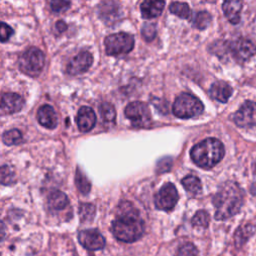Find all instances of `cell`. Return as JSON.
I'll return each mask as SVG.
<instances>
[{"label": "cell", "mask_w": 256, "mask_h": 256, "mask_svg": "<svg viewBox=\"0 0 256 256\" xmlns=\"http://www.w3.org/2000/svg\"><path fill=\"white\" fill-rule=\"evenodd\" d=\"M69 203V199L65 193L59 190L51 192L48 196V206L52 210H62Z\"/></svg>", "instance_id": "d6986e66"}, {"label": "cell", "mask_w": 256, "mask_h": 256, "mask_svg": "<svg viewBox=\"0 0 256 256\" xmlns=\"http://www.w3.org/2000/svg\"><path fill=\"white\" fill-rule=\"evenodd\" d=\"M112 233L122 242L138 240L144 231V224L138 210L128 201H122L117 207L116 218L112 222Z\"/></svg>", "instance_id": "6da1fadb"}, {"label": "cell", "mask_w": 256, "mask_h": 256, "mask_svg": "<svg viewBox=\"0 0 256 256\" xmlns=\"http://www.w3.org/2000/svg\"><path fill=\"white\" fill-rule=\"evenodd\" d=\"M96 213V207L91 203H81L79 206V218L81 222H91Z\"/></svg>", "instance_id": "603a6c76"}, {"label": "cell", "mask_w": 256, "mask_h": 256, "mask_svg": "<svg viewBox=\"0 0 256 256\" xmlns=\"http://www.w3.org/2000/svg\"><path fill=\"white\" fill-rule=\"evenodd\" d=\"M76 123L80 132L86 133L93 129L96 123V115L92 108L88 106H82L77 113Z\"/></svg>", "instance_id": "4fadbf2b"}, {"label": "cell", "mask_w": 256, "mask_h": 256, "mask_svg": "<svg viewBox=\"0 0 256 256\" xmlns=\"http://www.w3.org/2000/svg\"><path fill=\"white\" fill-rule=\"evenodd\" d=\"M93 63L92 54L88 51H81L74 56L67 65L66 71L70 75H78L86 72Z\"/></svg>", "instance_id": "7c38bea8"}, {"label": "cell", "mask_w": 256, "mask_h": 256, "mask_svg": "<svg viewBox=\"0 0 256 256\" xmlns=\"http://www.w3.org/2000/svg\"><path fill=\"white\" fill-rule=\"evenodd\" d=\"M124 113L135 127H145L151 123L150 110L148 105L144 102L135 101L129 103Z\"/></svg>", "instance_id": "52a82bcc"}, {"label": "cell", "mask_w": 256, "mask_h": 256, "mask_svg": "<svg viewBox=\"0 0 256 256\" xmlns=\"http://www.w3.org/2000/svg\"><path fill=\"white\" fill-rule=\"evenodd\" d=\"M232 87L227 84L224 81H216L214 82L209 90L210 96L222 103H226L228 101V99L230 98V96L232 95Z\"/></svg>", "instance_id": "ac0fdd59"}, {"label": "cell", "mask_w": 256, "mask_h": 256, "mask_svg": "<svg viewBox=\"0 0 256 256\" xmlns=\"http://www.w3.org/2000/svg\"><path fill=\"white\" fill-rule=\"evenodd\" d=\"M106 54L110 56H119L129 53L134 47L133 35L125 32H119L108 35L104 40Z\"/></svg>", "instance_id": "8992f818"}, {"label": "cell", "mask_w": 256, "mask_h": 256, "mask_svg": "<svg viewBox=\"0 0 256 256\" xmlns=\"http://www.w3.org/2000/svg\"><path fill=\"white\" fill-rule=\"evenodd\" d=\"M178 192L172 183L164 184L155 196V206L159 210L170 211L178 201Z\"/></svg>", "instance_id": "ba28073f"}, {"label": "cell", "mask_w": 256, "mask_h": 256, "mask_svg": "<svg viewBox=\"0 0 256 256\" xmlns=\"http://www.w3.org/2000/svg\"><path fill=\"white\" fill-rule=\"evenodd\" d=\"M24 99L17 93H4L0 97V109L5 113H16L22 109Z\"/></svg>", "instance_id": "5bb4252c"}, {"label": "cell", "mask_w": 256, "mask_h": 256, "mask_svg": "<svg viewBox=\"0 0 256 256\" xmlns=\"http://www.w3.org/2000/svg\"><path fill=\"white\" fill-rule=\"evenodd\" d=\"M141 32H142V36L146 41H152L157 34L156 26L154 23H145L142 27Z\"/></svg>", "instance_id": "f546056e"}, {"label": "cell", "mask_w": 256, "mask_h": 256, "mask_svg": "<svg viewBox=\"0 0 256 256\" xmlns=\"http://www.w3.org/2000/svg\"><path fill=\"white\" fill-rule=\"evenodd\" d=\"M193 162L199 167L208 169L215 166L224 156V146L216 138H206L193 146L190 151Z\"/></svg>", "instance_id": "3957f363"}, {"label": "cell", "mask_w": 256, "mask_h": 256, "mask_svg": "<svg viewBox=\"0 0 256 256\" xmlns=\"http://www.w3.org/2000/svg\"><path fill=\"white\" fill-rule=\"evenodd\" d=\"M255 232V227L251 224H246L238 228L235 232V243L237 246L243 245Z\"/></svg>", "instance_id": "44dd1931"}, {"label": "cell", "mask_w": 256, "mask_h": 256, "mask_svg": "<svg viewBox=\"0 0 256 256\" xmlns=\"http://www.w3.org/2000/svg\"><path fill=\"white\" fill-rule=\"evenodd\" d=\"M99 112L105 122H114L116 118V111L112 104L104 102L99 107Z\"/></svg>", "instance_id": "83f0119b"}, {"label": "cell", "mask_w": 256, "mask_h": 256, "mask_svg": "<svg viewBox=\"0 0 256 256\" xmlns=\"http://www.w3.org/2000/svg\"><path fill=\"white\" fill-rule=\"evenodd\" d=\"M171 165H172V160H171L169 157L163 158V159H161V160L158 162V164H157V171H158L159 173L166 172V171L170 170Z\"/></svg>", "instance_id": "836d02e7"}, {"label": "cell", "mask_w": 256, "mask_h": 256, "mask_svg": "<svg viewBox=\"0 0 256 256\" xmlns=\"http://www.w3.org/2000/svg\"><path fill=\"white\" fill-rule=\"evenodd\" d=\"M243 0H224L222 4L223 12L226 18L232 24H238L240 21Z\"/></svg>", "instance_id": "e0dca14e"}, {"label": "cell", "mask_w": 256, "mask_h": 256, "mask_svg": "<svg viewBox=\"0 0 256 256\" xmlns=\"http://www.w3.org/2000/svg\"><path fill=\"white\" fill-rule=\"evenodd\" d=\"M16 181L15 172L8 165L0 167V183L3 185H12Z\"/></svg>", "instance_id": "4316f807"}, {"label": "cell", "mask_w": 256, "mask_h": 256, "mask_svg": "<svg viewBox=\"0 0 256 256\" xmlns=\"http://www.w3.org/2000/svg\"><path fill=\"white\" fill-rule=\"evenodd\" d=\"M55 27H56V30H57L58 32L62 33V32H64V31L67 29V24H66L64 21L59 20V21L56 22Z\"/></svg>", "instance_id": "e575fe53"}, {"label": "cell", "mask_w": 256, "mask_h": 256, "mask_svg": "<svg viewBox=\"0 0 256 256\" xmlns=\"http://www.w3.org/2000/svg\"><path fill=\"white\" fill-rule=\"evenodd\" d=\"M164 0H143L140 5L141 15L144 19H151L161 15L164 9Z\"/></svg>", "instance_id": "2e32d148"}, {"label": "cell", "mask_w": 256, "mask_h": 256, "mask_svg": "<svg viewBox=\"0 0 256 256\" xmlns=\"http://www.w3.org/2000/svg\"><path fill=\"white\" fill-rule=\"evenodd\" d=\"M229 49L238 62H245L256 54V43L247 38H240L232 42Z\"/></svg>", "instance_id": "30bf717a"}, {"label": "cell", "mask_w": 256, "mask_h": 256, "mask_svg": "<svg viewBox=\"0 0 256 256\" xmlns=\"http://www.w3.org/2000/svg\"><path fill=\"white\" fill-rule=\"evenodd\" d=\"M37 120L40 125L48 129H54L57 126V115L54 108L48 104L42 105L37 112Z\"/></svg>", "instance_id": "9a60e30c"}, {"label": "cell", "mask_w": 256, "mask_h": 256, "mask_svg": "<svg viewBox=\"0 0 256 256\" xmlns=\"http://www.w3.org/2000/svg\"><path fill=\"white\" fill-rule=\"evenodd\" d=\"M212 21V16L207 11H200L196 14L194 20H193V27L204 30L206 29Z\"/></svg>", "instance_id": "d4e9b609"}, {"label": "cell", "mask_w": 256, "mask_h": 256, "mask_svg": "<svg viewBox=\"0 0 256 256\" xmlns=\"http://www.w3.org/2000/svg\"><path fill=\"white\" fill-rule=\"evenodd\" d=\"M182 185L184 186V188L192 193V194H197L201 191V181L199 180L198 177L193 176V175H189L186 176L182 179Z\"/></svg>", "instance_id": "cb8c5ba5"}, {"label": "cell", "mask_w": 256, "mask_h": 256, "mask_svg": "<svg viewBox=\"0 0 256 256\" xmlns=\"http://www.w3.org/2000/svg\"><path fill=\"white\" fill-rule=\"evenodd\" d=\"M18 64L21 72L30 77H37L45 64L44 53L36 47H31L19 57Z\"/></svg>", "instance_id": "5b68a950"}, {"label": "cell", "mask_w": 256, "mask_h": 256, "mask_svg": "<svg viewBox=\"0 0 256 256\" xmlns=\"http://www.w3.org/2000/svg\"><path fill=\"white\" fill-rule=\"evenodd\" d=\"M75 184L82 194L85 195L90 192L91 183L80 168H77L75 173Z\"/></svg>", "instance_id": "7402d4cb"}, {"label": "cell", "mask_w": 256, "mask_h": 256, "mask_svg": "<svg viewBox=\"0 0 256 256\" xmlns=\"http://www.w3.org/2000/svg\"><path fill=\"white\" fill-rule=\"evenodd\" d=\"M13 29L6 23L0 22V41L6 42L13 35Z\"/></svg>", "instance_id": "d6a6232c"}, {"label": "cell", "mask_w": 256, "mask_h": 256, "mask_svg": "<svg viewBox=\"0 0 256 256\" xmlns=\"http://www.w3.org/2000/svg\"><path fill=\"white\" fill-rule=\"evenodd\" d=\"M169 11L178 16L179 18L181 19H190L191 18V14H192V11H191V8L189 7V5L185 2H172L169 6Z\"/></svg>", "instance_id": "ffe728a7"}, {"label": "cell", "mask_w": 256, "mask_h": 256, "mask_svg": "<svg viewBox=\"0 0 256 256\" xmlns=\"http://www.w3.org/2000/svg\"><path fill=\"white\" fill-rule=\"evenodd\" d=\"M177 256H198V250L192 243H185L179 247Z\"/></svg>", "instance_id": "4dcf8cb0"}, {"label": "cell", "mask_w": 256, "mask_h": 256, "mask_svg": "<svg viewBox=\"0 0 256 256\" xmlns=\"http://www.w3.org/2000/svg\"><path fill=\"white\" fill-rule=\"evenodd\" d=\"M204 110L202 102L195 96L189 93H181L175 99L172 111L175 116L183 119L192 118L200 115Z\"/></svg>", "instance_id": "277c9868"}, {"label": "cell", "mask_w": 256, "mask_h": 256, "mask_svg": "<svg viewBox=\"0 0 256 256\" xmlns=\"http://www.w3.org/2000/svg\"><path fill=\"white\" fill-rule=\"evenodd\" d=\"M243 199V190L237 183L227 181L222 184L213 198L215 218L217 220H226L237 214L242 207Z\"/></svg>", "instance_id": "7a4b0ae2"}, {"label": "cell", "mask_w": 256, "mask_h": 256, "mask_svg": "<svg viewBox=\"0 0 256 256\" xmlns=\"http://www.w3.org/2000/svg\"><path fill=\"white\" fill-rule=\"evenodd\" d=\"M70 7V2L68 0H51L50 9L55 13H61L66 11Z\"/></svg>", "instance_id": "1f68e13d"}, {"label": "cell", "mask_w": 256, "mask_h": 256, "mask_svg": "<svg viewBox=\"0 0 256 256\" xmlns=\"http://www.w3.org/2000/svg\"><path fill=\"white\" fill-rule=\"evenodd\" d=\"M209 220H210L209 214L204 210H199L193 216L191 223L194 227H207Z\"/></svg>", "instance_id": "f1b7e54d"}, {"label": "cell", "mask_w": 256, "mask_h": 256, "mask_svg": "<svg viewBox=\"0 0 256 256\" xmlns=\"http://www.w3.org/2000/svg\"><path fill=\"white\" fill-rule=\"evenodd\" d=\"M80 244L90 251L100 250L105 246V239L102 234L96 229L82 230L78 234Z\"/></svg>", "instance_id": "8fae6325"}, {"label": "cell", "mask_w": 256, "mask_h": 256, "mask_svg": "<svg viewBox=\"0 0 256 256\" xmlns=\"http://www.w3.org/2000/svg\"><path fill=\"white\" fill-rule=\"evenodd\" d=\"M5 235H6V226L3 223V221L0 220V242L4 240Z\"/></svg>", "instance_id": "d590c367"}, {"label": "cell", "mask_w": 256, "mask_h": 256, "mask_svg": "<svg viewBox=\"0 0 256 256\" xmlns=\"http://www.w3.org/2000/svg\"><path fill=\"white\" fill-rule=\"evenodd\" d=\"M2 139H3V142L8 146L20 144L23 140L22 134L18 129H11L4 132Z\"/></svg>", "instance_id": "484cf974"}, {"label": "cell", "mask_w": 256, "mask_h": 256, "mask_svg": "<svg viewBox=\"0 0 256 256\" xmlns=\"http://www.w3.org/2000/svg\"><path fill=\"white\" fill-rule=\"evenodd\" d=\"M233 121L239 127L249 128L256 126V102L245 101L233 115Z\"/></svg>", "instance_id": "9c48e42d"}]
</instances>
